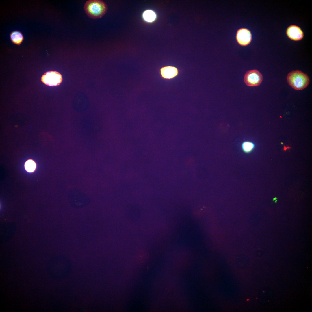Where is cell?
Wrapping results in <instances>:
<instances>
[{"instance_id": "6da1fadb", "label": "cell", "mask_w": 312, "mask_h": 312, "mask_svg": "<svg viewBox=\"0 0 312 312\" xmlns=\"http://www.w3.org/2000/svg\"><path fill=\"white\" fill-rule=\"evenodd\" d=\"M71 264L67 258L58 257L50 261L47 267V273L52 278L62 280L68 275L71 271Z\"/></svg>"}, {"instance_id": "7a4b0ae2", "label": "cell", "mask_w": 312, "mask_h": 312, "mask_svg": "<svg viewBox=\"0 0 312 312\" xmlns=\"http://www.w3.org/2000/svg\"><path fill=\"white\" fill-rule=\"evenodd\" d=\"M86 14L90 18L96 19L102 17L107 10V6L103 1L90 0L87 1L84 6Z\"/></svg>"}, {"instance_id": "3957f363", "label": "cell", "mask_w": 312, "mask_h": 312, "mask_svg": "<svg viewBox=\"0 0 312 312\" xmlns=\"http://www.w3.org/2000/svg\"><path fill=\"white\" fill-rule=\"evenodd\" d=\"M289 84L297 90H302L306 88L310 82L308 75L299 70H293L289 72L287 77Z\"/></svg>"}, {"instance_id": "277c9868", "label": "cell", "mask_w": 312, "mask_h": 312, "mask_svg": "<svg viewBox=\"0 0 312 312\" xmlns=\"http://www.w3.org/2000/svg\"><path fill=\"white\" fill-rule=\"evenodd\" d=\"M263 79L261 73L257 70H253L246 72L244 76V81L248 86H255L259 85Z\"/></svg>"}, {"instance_id": "5b68a950", "label": "cell", "mask_w": 312, "mask_h": 312, "mask_svg": "<svg viewBox=\"0 0 312 312\" xmlns=\"http://www.w3.org/2000/svg\"><path fill=\"white\" fill-rule=\"evenodd\" d=\"M62 78L59 73L55 71H49L45 73L42 77L41 80L46 85L55 86L62 82Z\"/></svg>"}, {"instance_id": "8992f818", "label": "cell", "mask_w": 312, "mask_h": 312, "mask_svg": "<svg viewBox=\"0 0 312 312\" xmlns=\"http://www.w3.org/2000/svg\"><path fill=\"white\" fill-rule=\"evenodd\" d=\"M252 35L250 31L246 28H241L237 32L236 39L238 43L242 46H246L250 42Z\"/></svg>"}, {"instance_id": "52a82bcc", "label": "cell", "mask_w": 312, "mask_h": 312, "mask_svg": "<svg viewBox=\"0 0 312 312\" xmlns=\"http://www.w3.org/2000/svg\"><path fill=\"white\" fill-rule=\"evenodd\" d=\"M90 202L89 198L81 193L70 195V203L75 207H83L89 204Z\"/></svg>"}, {"instance_id": "ba28073f", "label": "cell", "mask_w": 312, "mask_h": 312, "mask_svg": "<svg viewBox=\"0 0 312 312\" xmlns=\"http://www.w3.org/2000/svg\"><path fill=\"white\" fill-rule=\"evenodd\" d=\"M288 37L294 41H299L302 39L304 34L301 29L299 27L292 25L289 26L286 30Z\"/></svg>"}, {"instance_id": "9c48e42d", "label": "cell", "mask_w": 312, "mask_h": 312, "mask_svg": "<svg viewBox=\"0 0 312 312\" xmlns=\"http://www.w3.org/2000/svg\"><path fill=\"white\" fill-rule=\"evenodd\" d=\"M160 74L162 78L170 79L174 78L178 74L177 68L172 66H166L162 68L160 70Z\"/></svg>"}, {"instance_id": "30bf717a", "label": "cell", "mask_w": 312, "mask_h": 312, "mask_svg": "<svg viewBox=\"0 0 312 312\" xmlns=\"http://www.w3.org/2000/svg\"><path fill=\"white\" fill-rule=\"evenodd\" d=\"M10 37L12 42L18 45H20L24 40L22 34L18 31L12 32L10 34Z\"/></svg>"}, {"instance_id": "8fae6325", "label": "cell", "mask_w": 312, "mask_h": 312, "mask_svg": "<svg viewBox=\"0 0 312 312\" xmlns=\"http://www.w3.org/2000/svg\"><path fill=\"white\" fill-rule=\"evenodd\" d=\"M143 17L145 21L148 22H151L155 19L156 15L153 11L148 10L143 12Z\"/></svg>"}, {"instance_id": "7c38bea8", "label": "cell", "mask_w": 312, "mask_h": 312, "mask_svg": "<svg viewBox=\"0 0 312 312\" xmlns=\"http://www.w3.org/2000/svg\"><path fill=\"white\" fill-rule=\"evenodd\" d=\"M254 147L255 145L253 143L248 141L244 142L241 145L243 151L247 153L251 152Z\"/></svg>"}, {"instance_id": "4fadbf2b", "label": "cell", "mask_w": 312, "mask_h": 312, "mask_svg": "<svg viewBox=\"0 0 312 312\" xmlns=\"http://www.w3.org/2000/svg\"><path fill=\"white\" fill-rule=\"evenodd\" d=\"M36 164L32 160H28L25 164V168L27 171L31 172L34 171L36 168Z\"/></svg>"}]
</instances>
